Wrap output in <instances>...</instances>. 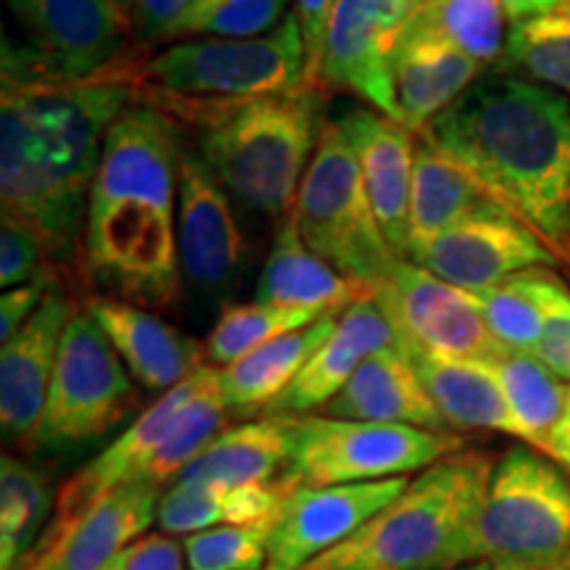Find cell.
Instances as JSON below:
<instances>
[{
	"label": "cell",
	"mask_w": 570,
	"mask_h": 570,
	"mask_svg": "<svg viewBox=\"0 0 570 570\" xmlns=\"http://www.w3.org/2000/svg\"><path fill=\"white\" fill-rule=\"evenodd\" d=\"M460 164L550 248H570V101L560 90L487 75L417 135Z\"/></svg>",
	"instance_id": "cell-1"
},
{
	"label": "cell",
	"mask_w": 570,
	"mask_h": 570,
	"mask_svg": "<svg viewBox=\"0 0 570 570\" xmlns=\"http://www.w3.org/2000/svg\"><path fill=\"white\" fill-rule=\"evenodd\" d=\"M96 80L125 85L132 104L173 122L212 130L248 104L304 88V40L296 13H288L265 38L183 40L148 59L125 56Z\"/></svg>",
	"instance_id": "cell-2"
},
{
	"label": "cell",
	"mask_w": 570,
	"mask_h": 570,
	"mask_svg": "<svg viewBox=\"0 0 570 570\" xmlns=\"http://www.w3.org/2000/svg\"><path fill=\"white\" fill-rule=\"evenodd\" d=\"M494 462L452 454L436 462L362 525L304 570H458L470 562L473 533Z\"/></svg>",
	"instance_id": "cell-3"
},
{
	"label": "cell",
	"mask_w": 570,
	"mask_h": 570,
	"mask_svg": "<svg viewBox=\"0 0 570 570\" xmlns=\"http://www.w3.org/2000/svg\"><path fill=\"white\" fill-rule=\"evenodd\" d=\"M325 90L298 88L238 109L204 132L202 159L240 206L283 219L315 156Z\"/></svg>",
	"instance_id": "cell-4"
},
{
	"label": "cell",
	"mask_w": 570,
	"mask_h": 570,
	"mask_svg": "<svg viewBox=\"0 0 570 570\" xmlns=\"http://www.w3.org/2000/svg\"><path fill=\"white\" fill-rule=\"evenodd\" d=\"M510 570H570V479L533 446L494 462L470 562Z\"/></svg>",
	"instance_id": "cell-5"
},
{
	"label": "cell",
	"mask_w": 570,
	"mask_h": 570,
	"mask_svg": "<svg viewBox=\"0 0 570 570\" xmlns=\"http://www.w3.org/2000/svg\"><path fill=\"white\" fill-rule=\"evenodd\" d=\"M294 217L304 244L320 259L373 294L399 256L370 204L360 161L338 122H325L298 188Z\"/></svg>",
	"instance_id": "cell-6"
},
{
	"label": "cell",
	"mask_w": 570,
	"mask_h": 570,
	"mask_svg": "<svg viewBox=\"0 0 570 570\" xmlns=\"http://www.w3.org/2000/svg\"><path fill=\"white\" fill-rule=\"evenodd\" d=\"M288 423L294 431V458L281 483L291 491L407 479L462 449V439L454 433L412 425L325 415H298L288 417Z\"/></svg>",
	"instance_id": "cell-7"
},
{
	"label": "cell",
	"mask_w": 570,
	"mask_h": 570,
	"mask_svg": "<svg viewBox=\"0 0 570 570\" xmlns=\"http://www.w3.org/2000/svg\"><path fill=\"white\" fill-rule=\"evenodd\" d=\"M80 277L98 296L138 306L180 298L177 209L142 198L92 202L85 225Z\"/></svg>",
	"instance_id": "cell-8"
},
{
	"label": "cell",
	"mask_w": 570,
	"mask_h": 570,
	"mask_svg": "<svg viewBox=\"0 0 570 570\" xmlns=\"http://www.w3.org/2000/svg\"><path fill=\"white\" fill-rule=\"evenodd\" d=\"M138 407V383L88 312L63 331L32 449L63 452L106 436Z\"/></svg>",
	"instance_id": "cell-9"
},
{
	"label": "cell",
	"mask_w": 570,
	"mask_h": 570,
	"mask_svg": "<svg viewBox=\"0 0 570 570\" xmlns=\"http://www.w3.org/2000/svg\"><path fill=\"white\" fill-rule=\"evenodd\" d=\"M9 9L46 63L51 88L96 80L125 59L135 38L122 0H9Z\"/></svg>",
	"instance_id": "cell-10"
},
{
	"label": "cell",
	"mask_w": 570,
	"mask_h": 570,
	"mask_svg": "<svg viewBox=\"0 0 570 570\" xmlns=\"http://www.w3.org/2000/svg\"><path fill=\"white\" fill-rule=\"evenodd\" d=\"M394 323L404 348L491 362L504 346L491 336L475 294L439 281L410 259H396L373 294Z\"/></svg>",
	"instance_id": "cell-11"
},
{
	"label": "cell",
	"mask_w": 570,
	"mask_h": 570,
	"mask_svg": "<svg viewBox=\"0 0 570 570\" xmlns=\"http://www.w3.org/2000/svg\"><path fill=\"white\" fill-rule=\"evenodd\" d=\"M410 262L468 294H483L525 269L554 265L558 254L529 225L497 206L428 240L410 254Z\"/></svg>",
	"instance_id": "cell-12"
},
{
	"label": "cell",
	"mask_w": 570,
	"mask_h": 570,
	"mask_svg": "<svg viewBox=\"0 0 570 570\" xmlns=\"http://www.w3.org/2000/svg\"><path fill=\"white\" fill-rule=\"evenodd\" d=\"M246 238L230 196L202 156L185 151L177 194V254L183 283L196 294H230L246 267Z\"/></svg>",
	"instance_id": "cell-13"
},
{
	"label": "cell",
	"mask_w": 570,
	"mask_h": 570,
	"mask_svg": "<svg viewBox=\"0 0 570 570\" xmlns=\"http://www.w3.org/2000/svg\"><path fill=\"white\" fill-rule=\"evenodd\" d=\"M412 0H338L327 24L320 88L346 90L402 125L389 53Z\"/></svg>",
	"instance_id": "cell-14"
},
{
	"label": "cell",
	"mask_w": 570,
	"mask_h": 570,
	"mask_svg": "<svg viewBox=\"0 0 570 570\" xmlns=\"http://www.w3.org/2000/svg\"><path fill=\"white\" fill-rule=\"evenodd\" d=\"M410 479L294 489L283 502L265 570H304L389 508Z\"/></svg>",
	"instance_id": "cell-15"
},
{
	"label": "cell",
	"mask_w": 570,
	"mask_h": 570,
	"mask_svg": "<svg viewBox=\"0 0 570 570\" xmlns=\"http://www.w3.org/2000/svg\"><path fill=\"white\" fill-rule=\"evenodd\" d=\"M77 306L56 281L42 298L40 309L27 320L24 327L3 344L0 352V428L9 444L30 446L38 433L59 348L69 320Z\"/></svg>",
	"instance_id": "cell-16"
},
{
	"label": "cell",
	"mask_w": 570,
	"mask_h": 570,
	"mask_svg": "<svg viewBox=\"0 0 570 570\" xmlns=\"http://www.w3.org/2000/svg\"><path fill=\"white\" fill-rule=\"evenodd\" d=\"M202 370H196L188 381H183L180 386L156 399L151 407L142 410L140 415L119 433L117 441H111L101 454H96L88 465L77 470V473L63 483L59 497H56L53 520L51 525H48V531L42 533L38 552L42 547H48L51 541L59 539L69 525H75L77 520H80L90 508H96L104 497H109L117 489L130 487V483L142 479V473H146L148 462H151L156 449H159L164 433H167L177 410L188 402V396L194 394L198 381H202Z\"/></svg>",
	"instance_id": "cell-17"
},
{
	"label": "cell",
	"mask_w": 570,
	"mask_h": 570,
	"mask_svg": "<svg viewBox=\"0 0 570 570\" xmlns=\"http://www.w3.org/2000/svg\"><path fill=\"white\" fill-rule=\"evenodd\" d=\"M360 161L370 204L399 259L410 252V194L417 135L375 109H354L338 119Z\"/></svg>",
	"instance_id": "cell-18"
},
{
	"label": "cell",
	"mask_w": 570,
	"mask_h": 570,
	"mask_svg": "<svg viewBox=\"0 0 570 570\" xmlns=\"http://www.w3.org/2000/svg\"><path fill=\"white\" fill-rule=\"evenodd\" d=\"M82 309L96 320L114 352L146 391L167 394L206 365L204 344L146 306L114 296H88Z\"/></svg>",
	"instance_id": "cell-19"
},
{
	"label": "cell",
	"mask_w": 570,
	"mask_h": 570,
	"mask_svg": "<svg viewBox=\"0 0 570 570\" xmlns=\"http://www.w3.org/2000/svg\"><path fill=\"white\" fill-rule=\"evenodd\" d=\"M389 69L402 125L420 135L481 80L487 67L407 19L391 42Z\"/></svg>",
	"instance_id": "cell-20"
},
{
	"label": "cell",
	"mask_w": 570,
	"mask_h": 570,
	"mask_svg": "<svg viewBox=\"0 0 570 570\" xmlns=\"http://www.w3.org/2000/svg\"><path fill=\"white\" fill-rule=\"evenodd\" d=\"M386 348H404L402 336L373 296L360 298L338 317L325 344L262 417L317 415L341 394L367 356Z\"/></svg>",
	"instance_id": "cell-21"
},
{
	"label": "cell",
	"mask_w": 570,
	"mask_h": 570,
	"mask_svg": "<svg viewBox=\"0 0 570 570\" xmlns=\"http://www.w3.org/2000/svg\"><path fill=\"white\" fill-rule=\"evenodd\" d=\"M164 491L135 481L104 497L59 539L35 554L40 570H101L130 550L156 520Z\"/></svg>",
	"instance_id": "cell-22"
},
{
	"label": "cell",
	"mask_w": 570,
	"mask_h": 570,
	"mask_svg": "<svg viewBox=\"0 0 570 570\" xmlns=\"http://www.w3.org/2000/svg\"><path fill=\"white\" fill-rule=\"evenodd\" d=\"M317 415L452 433L433 399L428 396L407 348H386L367 356L341 394Z\"/></svg>",
	"instance_id": "cell-23"
},
{
	"label": "cell",
	"mask_w": 570,
	"mask_h": 570,
	"mask_svg": "<svg viewBox=\"0 0 570 570\" xmlns=\"http://www.w3.org/2000/svg\"><path fill=\"white\" fill-rule=\"evenodd\" d=\"M365 296H370L365 285L341 275L304 244L291 212L277 227L265 269L256 283V302L315 312L320 317H341Z\"/></svg>",
	"instance_id": "cell-24"
},
{
	"label": "cell",
	"mask_w": 570,
	"mask_h": 570,
	"mask_svg": "<svg viewBox=\"0 0 570 570\" xmlns=\"http://www.w3.org/2000/svg\"><path fill=\"white\" fill-rule=\"evenodd\" d=\"M407 354L449 428L518 436L508 396L491 362L428 354L417 348H407Z\"/></svg>",
	"instance_id": "cell-25"
},
{
	"label": "cell",
	"mask_w": 570,
	"mask_h": 570,
	"mask_svg": "<svg viewBox=\"0 0 570 570\" xmlns=\"http://www.w3.org/2000/svg\"><path fill=\"white\" fill-rule=\"evenodd\" d=\"M294 458V431L288 417H259L225 428L198 458L183 470V483L204 487H262L277 483Z\"/></svg>",
	"instance_id": "cell-26"
},
{
	"label": "cell",
	"mask_w": 570,
	"mask_h": 570,
	"mask_svg": "<svg viewBox=\"0 0 570 570\" xmlns=\"http://www.w3.org/2000/svg\"><path fill=\"white\" fill-rule=\"evenodd\" d=\"M338 317H323L302 331L285 333L219 370V389L233 415H265L275 399L302 373L325 344Z\"/></svg>",
	"instance_id": "cell-27"
},
{
	"label": "cell",
	"mask_w": 570,
	"mask_h": 570,
	"mask_svg": "<svg viewBox=\"0 0 570 570\" xmlns=\"http://www.w3.org/2000/svg\"><path fill=\"white\" fill-rule=\"evenodd\" d=\"M479 183L460 164L446 159L444 154L417 138L415 173H412L410 194V252H417L449 227L475 214L497 209Z\"/></svg>",
	"instance_id": "cell-28"
},
{
	"label": "cell",
	"mask_w": 570,
	"mask_h": 570,
	"mask_svg": "<svg viewBox=\"0 0 570 570\" xmlns=\"http://www.w3.org/2000/svg\"><path fill=\"white\" fill-rule=\"evenodd\" d=\"M288 494L291 489L281 481L238 489L175 481L161 494L156 523L167 537H194L219 525H246L273 515Z\"/></svg>",
	"instance_id": "cell-29"
},
{
	"label": "cell",
	"mask_w": 570,
	"mask_h": 570,
	"mask_svg": "<svg viewBox=\"0 0 570 570\" xmlns=\"http://www.w3.org/2000/svg\"><path fill=\"white\" fill-rule=\"evenodd\" d=\"M56 499L46 475L6 454L0 462V570H27L48 531Z\"/></svg>",
	"instance_id": "cell-30"
},
{
	"label": "cell",
	"mask_w": 570,
	"mask_h": 570,
	"mask_svg": "<svg viewBox=\"0 0 570 570\" xmlns=\"http://www.w3.org/2000/svg\"><path fill=\"white\" fill-rule=\"evenodd\" d=\"M491 367L497 370L508 396L520 441L550 458L552 433L566 410L568 386H562L560 377L529 352L504 348L497 360H491Z\"/></svg>",
	"instance_id": "cell-31"
},
{
	"label": "cell",
	"mask_w": 570,
	"mask_h": 570,
	"mask_svg": "<svg viewBox=\"0 0 570 570\" xmlns=\"http://www.w3.org/2000/svg\"><path fill=\"white\" fill-rule=\"evenodd\" d=\"M227 415L230 410H227L223 389H219V370L204 365L202 381L188 396V402L177 410L140 481L154 483L159 489L169 481L175 483L183 470L225 431Z\"/></svg>",
	"instance_id": "cell-32"
},
{
	"label": "cell",
	"mask_w": 570,
	"mask_h": 570,
	"mask_svg": "<svg viewBox=\"0 0 570 570\" xmlns=\"http://www.w3.org/2000/svg\"><path fill=\"white\" fill-rule=\"evenodd\" d=\"M407 19L441 35L483 67L502 59L510 32L502 0H412Z\"/></svg>",
	"instance_id": "cell-33"
},
{
	"label": "cell",
	"mask_w": 570,
	"mask_h": 570,
	"mask_svg": "<svg viewBox=\"0 0 570 570\" xmlns=\"http://www.w3.org/2000/svg\"><path fill=\"white\" fill-rule=\"evenodd\" d=\"M502 61L531 77V82L570 92V0L537 17L512 21Z\"/></svg>",
	"instance_id": "cell-34"
},
{
	"label": "cell",
	"mask_w": 570,
	"mask_h": 570,
	"mask_svg": "<svg viewBox=\"0 0 570 570\" xmlns=\"http://www.w3.org/2000/svg\"><path fill=\"white\" fill-rule=\"evenodd\" d=\"M317 320L323 317L315 312L285 309V306L256 302V298L248 304H227L214 323L209 338L204 341L206 365L223 370L254 348L265 346L285 333L302 331Z\"/></svg>",
	"instance_id": "cell-35"
},
{
	"label": "cell",
	"mask_w": 570,
	"mask_h": 570,
	"mask_svg": "<svg viewBox=\"0 0 570 570\" xmlns=\"http://www.w3.org/2000/svg\"><path fill=\"white\" fill-rule=\"evenodd\" d=\"M288 0H194L156 42L252 40L283 24Z\"/></svg>",
	"instance_id": "cell-36"
},
{
	"label": "cell",
	"mask_w": 570,
	"mask_h": 570,
	"mask_svg": "<svg viewBox=\"0 0 570 570\" xmlns=\"http://www.w3.org/2000/svg\"><path fill=\"white\" fill-rule=\"evenodd\" d=\"M281 508L256 523L219 525L185 537L188 570H265Z\"/></svg>",
	"instance_id": "cell-37"
},
{
	"label": "cell",
	"mask_w": 570,
	"mask_h": 570,
	"mask_svg": "<svg viewBox=\"0 0 570 570\" xmlns=\"http://www.w3.org/2000/svg\"><path fill=\"white\" fill-rule=\"evenodd\" d=\"M475 302L499 344L512 352H537L541 331H544V315L531 288L529 269L508 277L483 294H475Z\"/></svg>",
	"instance_id": "cell-38"
},
{
	"label": "cell",
	"mask_w": 570,
	"mask_h": 570,
	"mask_svg": "<svg viewBox=\"0 0 570 570\" xmlns=\"http://www.w3.org/2000/svg\"><path fill=\"white\" fill-rule=\"evenodd\" d=\"M529 281L544 315V331L533 356L560 381H570V288L550 267L529 269Z\"/></svg>",
	"instance_id": "cell-39"
},
{
	"label": "cell",
	"mask_w": 570,
	"mask_h": 570,
	"mask_svg": "<svg viewBox=\"0 0 570 570\" xmlns=\"http://www.w3.org/2000/svg\"><path fill=\"white\" fill-rule=\"evenodd\" d=\"M46 269L48 259L38 235L3 217V225H0V285L19 288V285L32 283Z\"/></svg>",
	"instance_id": "cell-40"
},
{
	"label": "cell",
	"mask_w": 570,
	"mask_h": 570,
	"mask_svg": "<svg viewBox=\"0 0 570 570\" xmlns=\"http://www.w3.org/2000/svg\"><path fill=\"white\" fill-rule=\"evenodd\" d=\"M338 0H296V19L304 40V88H320V67H323L327 24Z\"/></svg>",
	"instance_id": "cell-41"
},
{
	"label": "cell",
	"mask_w": 570,
	"mask_h": 570,
	"mask_svg": "<svg viewBox=\"0 0 570 570\" xmlns=\"http://www.w3.org/2000/svg\"><path fill=\"white\" fill-rule=\"evenodd\" d=\"M56 281H61V277L51 273V269H46V273L35 277L32 283L6 291L3 298H0V341H3V344L13 336V333H19L27 320L40 309L42 298L48 296V291H51V285Z\"/></svg>",
	"instance_id": "cell-42"
},
{
	"label": "cell",
	"mask_w": 570,
	"mask_h": 570,
	"mask_svg": "<svg viewBox=\"0 0 570 570\" xmlns=\"http://www.w3.org/2000/svg\"><path fill=\"white\" fill-rule=\"evenodd\" d=\"M122 570H188L185 547L167 533H151L125 552Z\"/></svg>",
	"instance_id": "cell-43"
},
{
	"label": "cell",
	"mask_w": 570,
	"mask_h": 570,
	"mask_svg": "<svg viewBox=\"0 0 570 570\" xmlns=\"http://www.w3.org/2000/svg\"><path fill=\"white\" fill-rule=\"evenodd\" d=\"M190 3L194 0H132L130 11L135 38L142 42H156L175 19L183 17V11Z\"/></svg>",
	"instance_id": "cell-44"
},
{
	"label": "cell",
	"mask_w": 570,
	"mask_h": 570,
	"mask_svg": "<svg viewBox=\"0 0 570 570\" xmlns=\"http://www.w3.org/2000/svg\"><path fill=\"white\" fill-rule=\"evenodd\" d=\"M550 460H554L560 468H566L570 473V386H568V394H566V410H562L560 423L552 433Z\"/></svg>",
	"instance_id": "cell-45"
},
{
	"label": "cell",
	"mask_w": 570,
	"mask_h": 570,
	"mask_svg": "<svg viewBox=\"0 0 570 570\" xmlns=\"http://www.w3.org/2000/svg\"><path fill=\"white\" fill-rule=\"evenodd\" d=\"M560 3L562 0H502L504 11H508V17H510V24L512 21L529 19V17H537V13L550 11Z\"/></svg>",
	"instance_id": "cell-46"
},
{
	"label": "cell",
	"mask_w": 570,
	"mask_h": 570,
	"mask_svg": "<svg viewBox=\"0 0 570 570\" xmlns=\"http://www.w3.org/2000/svg\"><path fill=\"white\" fill-rule=\"evenodd\" d=\"M458 570H510V568H499V566H494V562L479 560V562H468V566H460Z\"/></svg>",
	"instance_id": "cell-47"
},
{
	"label": "cell",
	"mask_w": 570,
	"mask_h": 570,
	"mask_svg": "<svg viewBox=\"0 0 570 570\" xmlns=\"http://www.w3.org/2000/svg\"><path fill=\"white\" fill-rule=\"evenodd\" d=\"M125 568V552L122 554H119V558L117 560H111L109 562V566H106V568H101V570H122Z\"/></svg>",
	"instance_id": "cell-48"
},
{
	"label": "cell",
	"mask_w": 570,
	"mask_h": 570,
	"mask_svg": "<svg viewBox=\"0 0 570 570\" xmlns=\"http://www.w3.org/2000/svg\"><path fill=\"white\" fill-rule=\"evenodd\" d=\"M122 3H125V6H132V0H122Z\"/></svg>",
	"instance_id": "cell-49"
},
{
	"label": "cell",
	"mask_w": 570,
	"mask_h": 570,
	"mask_svg": "<svg viewBox=\"0 0 570 570\" xmlns=\"http://www.w3.org/2000/svg\"><path fill=\"white\" fill-rule=\"evenodd\" d=\"M27 570H40V568H38V566H30V568H27Z\"/></svg>",
	"instance_id": "cell-50"
}]
</instances>
